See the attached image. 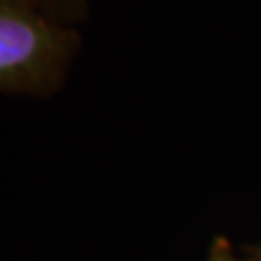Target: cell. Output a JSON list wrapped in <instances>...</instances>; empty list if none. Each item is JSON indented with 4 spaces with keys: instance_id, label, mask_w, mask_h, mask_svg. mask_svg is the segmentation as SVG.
I'll return each instance as SVG.
<instances>
[{
    "instance_id": "cell-2",
    "label": "cell",
    "mask_w": 261,
    "mask_h": 261,
    "mask_svg": "<svg viewBox=\"0 0 261 261\" xmlns=\"http://www.w3.org/2000/svg\"><path fill=\"white\" fill-rule=\"evenodd\" d=\"M48 19H53L58 25L77 29L87 18L89 0H31Z\"/></svg>"
},
{
    "instance_id": "cell-3",
    "label": "cell",
    "mask_w": 261,
    "mask_h": 261,
    "mask_svg": "<svg viewBox=\"0 0 261 261\" xmlns=\"http://www.w3.org/2000/svg\"><path fill=\"white\" fill-rule=\"evenodd\" d=\"M209 261H255L252 259H238L236 253L232 250V244L228 242L223 236H217L211 244V250H209Z\"/></svg>"
},
{
    "instance_id": "cell-4",
    "label": "cell",
    "mask_w": 261,
    "mask_h": 261,
    "mask_svg": "<svg viewBox=\"0 0 261 261\" xmlns=\"http://www.w3.org/2000/svg\"><path fill=\"white\" fill-rule=\"evenodd\" d=\"M248 252L252 253V257L255 261H261V246H257V248H250Z\"/></svg>"
},
{
    "instance_id": "cell-1",
    "label": "cell",
    "mask_w": 261,
    "mask_h": 261,
    "mask_svg": "<svg viewBox=\"0 0 261 261\" xmlns=\"http://www.w3.org/2000/svg\"><path fill=\"white\" fill-rule=\"evenodd\" d=\"M80 47L77 29L55 23L31 0H0V93L55 95Z\"/></svg>"
}]
</instances>
